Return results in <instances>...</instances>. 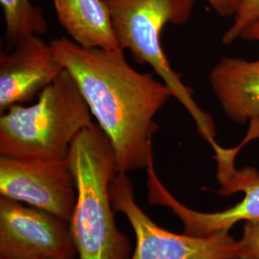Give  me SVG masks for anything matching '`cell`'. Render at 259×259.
<instances>
[{"label":"cell","mask_w":259,"mask_h":259,"mask_svg":"<svg viewBox=\"0 0 259 259\" xmlns=\"http://www.w3.org/2000/svg\"><path fill=\"white\" fill-rule=\"evenodd\" d=\"M5 22V36L12 46L21 39L47 32L48 25L40 7L30 0H0Z\"/></svg>","instance_id":"7c38bea8"},{"label":"cell","mask_w":259,"mask_h":259,"mask_svg":"<svg viewBox=\"0 0 259 259\" xmlns=\"http://www.w3.org/2000/svg\"><path fill=\"white\" fill-rule=\"evenodd\" d=\"M111 204L128 219L136 234L130 259H239L240 244L228 230L200 237L160 228L139 207L127 173H117L111 185Z\"/></svg>","instance_id":"5b68a950"},{"label":"cell","mask_w":259,"mask_h":259,"mask_svg":"<svg viewBox=\"0 0 259 259\" xmlns=\"http://www.w3.org/2000/svg\"><path fill=\"white\" fill-rule=\"evenodd\" d=\"M69 222L1 196L0 259H75Z\"/></svg>","instance_id":"ba28073f"},{"label":"cell","mask_w":259,"mask_h":259,"mask_svg":"<svg viewBox=\"0 0 259 259\" xmlns=\"http://www.w3.org/2000/svg\"><path fill=\"white\" fill-rule=\"evenodd\" d=\"M67 158L77 187L69 225L79 259H130L131 243L115 225L111 204L118 172L110 139L95 123L75 138Z\"/></svg>","instance_id":"7a4b0ae2"},{"label":"cell","mask_w":259,"mask_h":259,"mask_svg":"<svg viewBox=\"0 0 259 259\" xmlns=\"http://www.w3.org/2000/svg\"><path fill=\"white\" fill-rule=\"evenodd\" d=\"M239 244V259H259V218L245 221Z\"/></svg>","instance_id":"5bb4252c"},{"label":"cell","mask_w":259,"mask_h":259,"mask_svg":"<svg viewBox=\"0 0 259 259\" xmlns=\"http://www.w3.org/2000/svg\"><path fill=\"white\" fill-rule=\"evenodd\" d=\"M54 7L59 22L78 46L121 49L104 0H54Z\"/></svg>","instance_id":"8fae6325"},{"label":"cell","mask_w":259,"mask_h":259,"mask_svg":"<svg viewBox=\"0 0 259 259\" xmlns=\"http://www.w3.org/2000/svg\"><path fill=\"white\" fill-rule=\"evenodd\" d=\"M212 9L223 18L234 16V12L227 0H206Z\"/></svg>","instance_id":"9a60e30c"},{"label":"cell","mask_w":259,"mask_h":259,"mask_svg":"<svg viewBox=\"0 0 259 259\" xmlns=\"http://www.w3.org/2000/svg\"><path fill=\"white\" fill-rule=\"evenodd\" d=\"M227 1H228L229 5L232 7V9L233 10L234 15L237 12V10L240 8L241 5L245 2V0H227Z\"/></svg>","instance_id":"e0dca14e"},{"label":"cell","mask_w":259,"mask_h":259,"mask_svg":"<svg viewBox=\"0 0 259 259\" xmlns=\"http://www.w3.org/2000/svg\"><path fill=\"white\" fill-rule=\"evenodd\" d=\"M258 19L259 0H245L233 16L231 27L224 34L223 44L231 45L234 40L240 38L242 32Z\"/></svg>","instance_id":"4fadbf2b"},{"label":"cell","mask_w":259,"mask_h":259,"mask_svg":"<svg viewBox=\"0 0 259 259\" xmlns=\"http://www.w3.org/2000/svg\"><path fill=\"white\" fill-rule=\"evenodd\" d=\"M50 45L110 139L117 172L147 168L156 115L173 97L166 84L132 67L124 50L84 48L66 37Z\"/></svg>","instance_id":"6da1fadb"},{"label":"cell","mask_w":259,"mask_h":259,"mask_svg":"<svg viewBox=\"0 0 259 259\" xmlns=\"http://www.w3.org/2000/svg\"><path fill=\"white\" fill-rule=\"evenodd\" d=\"M240 38L249 40V41H258L259 42V19L255 20L254 22H252L242 32Z\"/></svg>","instance_id":"2e32d148"},{"label":"cell","mask_w":259,"mask_h":259,"mask_svg":"<svg viewBox=\"0 0 259 259\" xmlns=\"http://www.w3.org/2000/svg\"><path fill=\"white\" fill-rule=\"evenodd\" d=\"M0 194L70 222L77 187L68 158L0 157Z\"/></svg>","instance_id":"8992f818"},{"label":"cell","mask_w":259,"mask_h":259,"mask_svg":"<svg viewBox=\"0 0 259 259\" xmlns=\"http://www.w3.org/2000/svg\"><path fill=\"white\" fill-rule=\"evenodd\" d=\"M122 50L128 49L140 65L148 64L191 115L199 134L210 146L218 145L213 118L193 99V90L169 64L160 34L167 23L184 24L194 8L195 0H104Z\"/></svg>","instance_id":"277c9868"},{"label":"cell","mask_w":259,"mask_h":259,"mask_svg":"<svg viewBox=\"0 0 259 259\" xmlns=\"http://www.w3.org/2000/svg\"><path fill=\"white\" fill-rule=\"evenodd\" d=\"M95 123L66 70L39 93L37 102L10 107L0 117V155L64 159L75 138Z\"/></svg>","instance_id":"3957f363"},{"label":"cell","mask_w":259,"mask_h":259,"mask_svg":"<svg viewBox=\"0 0 259 259\" xmlns=\"http://www.w3.org/2000/svg\"><path fill=\"white\" fill-rule=\"evenodd\" d=\"M50 42L33 35L0 54V111L29 102L64 72Z\"/></svg>","instance_id":"9c48e42d"},{"label":"cell","mask_w":259,"mask_h":259,"mask_svg":"<svg viewBox=\"0 0 259 259\" xmlns=\"http://www.w3.org/2000/svg\"><path fill=\"white\" fill-rule=\"evenodd\" d=\"M209 83L231 120L243 124L259 119V59L224 57L211 69Z\"/></svg>","instance_id":"30bf717a"},{"label":"cell","mask_w":259,"mask_h":259,"mask_svg":"<svg viewBox=\"0 0 259 259\" xmlns=\"http://www.w3.org/2000/svg\"><path fill=\"white\" fill-rule=\"evenodd\" d=\"M234 158L217 162V179L222 185L221 193L243 191L245 197L239 204L221 212L195 211L181 204L160 182L153 158L147 166L148 202L153 205L169 207L182 220L185 233L204 237L215 232L230 231L235 223L259 218V173L253 168L237 170Z\"/></svg>","instance_id":"52a82bcc"}]
</instances>
